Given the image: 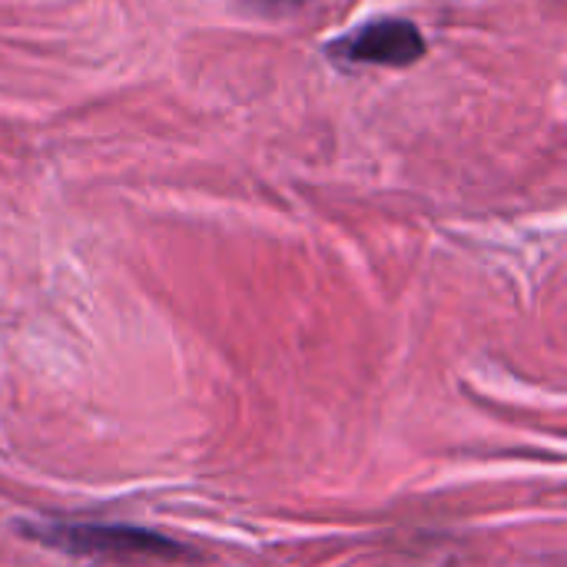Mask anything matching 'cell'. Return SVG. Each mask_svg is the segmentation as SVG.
<instances>
[{
	"label": "cell",
	"mask_w": 567,
	"mask_h": 567,
	"mask_svg": "<svg viewBox=\"0 0 567 567\" xmlns=\"http://www.w3.org/2000/svg\"><path fill=\"white\" fill-rule=\"evenodd\" d=\"M47 548L76 555V558H106L123 565H173L193 561V548L179 545L150 528L136 525H100V522H43L27 528Z\"/></svg>",
	"instance_id": "obj_1"
},
{
	"label": "cell",
	"mask_w": 567,
	"mask_h": 567,
	"mask_svg": "<svg viewBox=\"0 0 567 567\" xmlns=\"http://www.w3.org/2000/svg\"><path fill=\"white\" fill-rule=\"evenodd\" d=\"M336 53L355 60V63H379V66H409L422 60L425 37L412 20L385 17L359 27L355 33L342 37L336 43Z\"/></svg>",
	"instance_id": "obj_2"
},
{
	"label": "cell",
	"mask_w": 567,
	"mask_h": 567,
	"mask_svg": "<svg viewBox=\"0 0 567 567\" xmlns=\"http://www.w3.org/2000/svg\"><path fill=\"white\" fill-rule=\"evenodd\" d=\"M299 0H249V7H256L259 13H286V10H292Z\"/></svg>",
	"instance_id": "obj_3"
}]
</instances>
